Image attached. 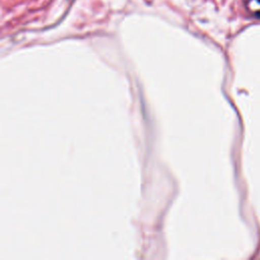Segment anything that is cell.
Listing matches in <instances>:
<instances>
[{"instance_id": "6da1fadb", "label": "cell", "mask_w": 260, "mask_h": 260, "mask_svg": "<svg viewBox=\"0 0 260 260\" xmlns=\"http://www.w3.org/2000/svg\"><path fill=\"white\" fill-rule=\"evenodd\" d=\"M248 7L253 15L260 17V0H249Z\"/></svg>"}]
</instances>
